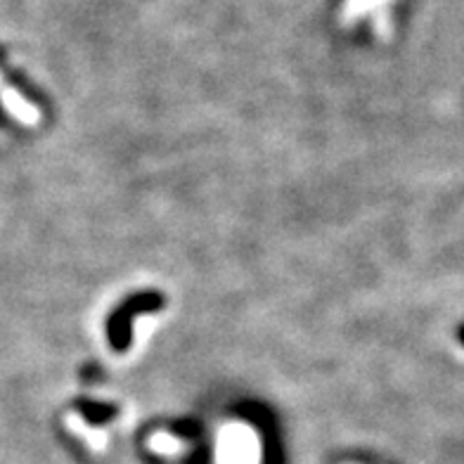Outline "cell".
Wrapping results in <instances>:
<instances>
[{
    "label": "cell",
    "instance_id": "1",
    "mask_svg": "<svg viewBox=\"0 0 464 464\" xmlns=\"http://www.w3.org/2000/svg\"><path fill=\"white\" fill-rule=\"evenodd\" d=\"M220 464H256L258 440L249 429L242 424H232L223 429L218 448Z\"/></svg>",
    "mask_w": 464,
    "mask_h": 464
},
{
    "label": "cell",
    "instance_id": "2",
    "mask_svg": "<svg viewBox=\"0 0 464 464\" xmlns=\"http://www.w3.org/2000/svg\"><path fill=\"white\" fill-rule=\"evenodd\" d=\"M67 427L72 429L73 434L83 436V439L88 440V446H91L92 450L102 452L104 448H107V436H104L102 431H98V429L86 427V421L81 420L79 415H67Z\"/></svg>",
    "mask_w": 464,
    "mask_h": 464
},
{
    "label": "cell",
    "instance_id": "3",
    "mask_svg": "<svg viewBox=\"0 0 464 464\" xmlns=\"http://www.w3.org/2000/svg\"><path fill=\"white\" fill-rule=\"evenodd\" d=\"M5 107L7 110H10V114H14L19 119V121L22 123H36L38 121V110L36 107H31L29 102H24V100L19 98L17 92H13V91H7L5 92Z\"/></svg>",
    "mask_w": 464,
    "mask_h": 464
},
{
    "label": "cell",
    "instance_id": "4",
    "mask_svg": "<svg viewBox=\"0 0 464 464\" xmlns=\"http://www.w3.org/2000/svg\"><path fill=\"white\" fill-rule=\"evenodd\" d=\"M150 450L157 452V455H164V458H171V455H180L185 450V443L180 439L171 434H154L150 439Z\"/></svg>",
    "mask_w": 464,
    "mask_h": 464
}]
</instances>
